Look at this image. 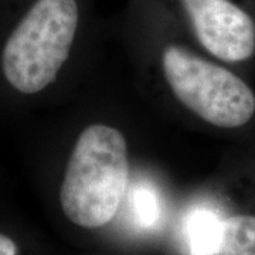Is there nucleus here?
<instances>
[{
  "mask_svg": "<svg viewBox=\"0 0 255 255\" xmlns=\"http://www.w3.org/2000/svg\"><path fill=\"white\" fill-rule=\"evenodd\" d=\"M221 221L223 219L209 210L194 211L186 223L189 253H200L207 250L219 236Z\"/></svg>",
  "mask_w": 255,
  "mask_h": 255,
  "instance_id": "obj_6",
  "label": "nucleus"
},
{
  "mask_svg": "<svg viewBox=\"0 0 255 255\" xmlns=\"http://www.w3.org/2000/svg\"><path fill=\"white\" fill-rule=\"evenodd\" d=\"M187 255H255V216L223 219L214 243L204 251Z\"/></svg>",
  "mask_w": 255,
  "mask_h": 255,
  "instance_id": "obj_5",
  "label": "nucleus"
},
{
  "mask_svg": "<svg viewBox=\"0 0 255 255\" xmlns=\"http://www.w3.org/2000/svg\"><path fill=\"white\" fill-rule=\"evenodd\" d=\"M80 23L77 0H36L7 38L1 68L21 94H37L54 82L67 61Z\"/></svg>",
  "mask_w": 255,
  "mask_h": 255,
  "instance_id": "obj_2",
  "label": "nucleus"
},
{
  "mask_svg": "<svg viewBox=\"0 0 255 255\" xmlns=\"http://www.w3.org/2000/svg\"><path fill=\"white\" fill-rule=\"evenodd\" d=\"M200 44L219 60L238 63L255 53V23L233 0H180Z\"/></svg>",
  "mask_w": 255,
  "mask_h": 255,
  "instance_id": "obj_4",
  "label": "nucleus"
},
{
  "mask_svg": "<svg viewBox=\"0 0 255 255\" xmlns=\"http://www.w3.org/2000/svg\"><path fill=\"white\" fill-rule=\"evenodd\" d=\"M129 177L127 139L105 124L87 127L65 166L60 201L65 217L82 228H98L115 217Z\"/></svg>",
  "mask_w": 255,
  "mask_h": 255,
  "instance_id": "obj_1",
  "label": "nucleus"
},
{
  "mask_svg": "<svg viewBox=\"0 0 255 255\" xmlns=\"http://www.w3.org/2000/svg\"><path fill=\"white\" fill-rule=\"evenodd\" d=\"M0 255H17L16 243L1 233H0Z\"/></svg>",
  "mask_w": 255,
  "mask_h": 255,
  "instance_id": "obj_8",
  "label": "nucleus"
},
{
  "mask_svg": "<svg viewBox=\"0 0 255 255\" xmlns=\"http://www.w3.org/2000/svg\"><path fill=\"white\" fill-rule=\"evenodd\" d=\"M132 210L142 227H152L159 217V204L155 193L147 187H139L132 197Z\"/></svg>",
  "mask_w": 255,
  "mask_h": 255,
  "instance_id": "obj_7",
  "label": "nucleus"
},
{
  "mask_svg": "<svg viewBox=\"0 0 255 255\" xmlns=\"http://www.w3.org/2000/svg\"><path fill=\"white\" fill-rule=\"evenodd\" d=\"M162 67L169 88L210 125L238 128L255 114V95L238 75L180 46H167Z\"/></svg>",
  "mask_w": 255,
  "mask_h": 255,
  "instance_id": "obj_3",
  "label": "nucleus"
}]
</instances>
